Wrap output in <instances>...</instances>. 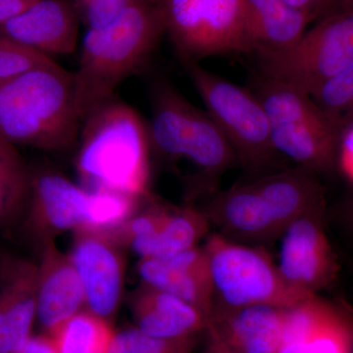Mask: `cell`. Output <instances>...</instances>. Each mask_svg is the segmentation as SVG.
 Masks as SVG:
<instances>
[{
    "label": "cell",
    "instance_id": "6da1fadb",
    "mask_svg": "<svg viewBox=\"0 0 353 353\" xmlns=\"http://www.w3.org/2000/svg\"><path fill=\"white\" fill-rule=\"evenodd\" d=\"M323 208L324 190L316 174L288 167L216 192L202 212L221 236L248 245L270 243L299 216Z\"/></svg>",
    "mask_w": 353,
    "mask_h": 353
},
{
    "label": "cell",
    "instance_id": "7a4b0ae2",
    "mask_svg": "<svg viewBox=\"0 0 353 353\" xmlns=\"http://www.w3.org/2000/svg\"><path fill=\"white\" fill-rule=\"evenodd\" d=\"M166 34L158 0H134L117 19L83 37L74 74L81 120L115 94L121 83L145 68Z\"/></svg>",
    "mask_w": 353,
    "mask_h": 353
},
{
    "label": "cell",
    "instance_id": "3957f363",
    "mask_svg": "<svg viewBox=\"0 0 353 353\" xmlns=\"http://www.w3.org/2000/svg\"><path fill=\"white\" fill-rule=\"evenodd\" d=\"M81 127L74 74L54 60L0 81V136L14 145L65 152Z\"/></svg>",
    "mask_w": 353,
    "mask_h": 353
},
{
    "label": "cell",
    "instance_id": "277c9868",
    "mask_svg": "<svg viewBox=\"0 0 353 353\" xmlns=\"http://www.w3.org/2000/svg\"><path fill=\"white\" fill-rule=\"evenodd\" d=\"M76 167L82 187L148 196L150 148L148 124L116 95L83 120Z\"/></svg>",
    "mask_w": 353,
    "mask_h": 353
},
{
    "label": "cell",
    "instance_id": "5b68a950",
    "mask_svg": "<svg viewBox=\"0 0 353 353\" xmlns=\"http://www.w3.org/2000/svg\"><path fill=\"white\" fill-rule=\"evenodd\" d=\"M150 101L152 154L167 164L189 162L196 168L190 192L212 196L224 173L239 165L226 137L208 111L190 103L168 81L153 83Z\"/></svg>",
    "mask_w": 353,
    "mask_h": 353
},
{
    "label": "cell",
    "instance_id": "8992f818",
    "mask_svg": "<svg viewBox=\"0 0 353 353\" xmlns=\"http://www.w3.org/2000/svg\"><path fill=\"white\" fill-rule=\"evenodd\" d=\"M263 106L272 145L284 160L312 173L328 171L338 159L345 125L311 95L255 72L246 85Z\"/></svg>",
    "mask_w": 353,
    "mask_h": 353
},
{
    "label": "cell",
    "instance_id": "52a82bcc",
    "mask_svg": "<svg viewBox=\"0 0 353 353\" xmlns=\"http://www.w3.org/2000/svg\"><path fill=\"white\" fill-rule=\"evenodd\" d=\"M180 62L248 178L288 168L272 145L263 106L250 88L230 82L197 62Z\"/></svg>",
    "mask_w": 353,
    "mask_h": 353
},
{
    "label": "cell",
    "instance_id": "ba28073f",
    "mask_svg": "<svg viewBox=\"0 0 353 353\" xmlns=\"http://www.w3.org/2000/svg\"><path fill=\"white\" fill-rule=\"evenodd\" d=\"M212 280L213 307L240 308L269 304L288 308L314 296L289 287L277 265L259 246L213 234L203 246Z\"/></svg>",
    "mask_w": 353,
    "mask_h": 353
},
{
    "label": "cell",
    "instance_id": "9c48e42d",
    "mask_svg": "<svg viewBox=\"0 0 353 353\" xmlns=\"http://www.w3.org/2000/svg\"><path fill=\"white\" fill-rule=\"evenodd\" d=\"M253 55L260 74L312 95L353 62V13H330L290 48Z\"/></svg>",
    "mask_w": 353,
    "mask_h": 353
},
{
    "label": "cell",
    "instance_id": "30bf717a",
    "mask_svg": "<svg viewBox=\"0 0 353 353\" xmlns=\"http://www.w3.org/2000/svg\"><path fill=\"white\" fill-rule=\"evenodd\" d=\"M180 61L253 54L241 0H158Z\"/></svg>",
    "mask_w": 353,
    "mask_h": 353
},
{
    "label": "cell",
    "instance_id": "8fae6325",
    "mask_svg": "<svg viewBox=\"0 0 353 353\" xmlns=\"http://www.w3.org/2000/svg\"><path fill=\"white\" fill-rule=\"evenodd\" d=\"M324 208L292 221L280 234L277 268L285 284L304 296H317L338 275V263L324 226Z\"/></svg>",
    "mask_w": 353,
    "mask_h": 353
},
{
    "label": "cell",
    "instance_id": "7c38bea8",
    "mask_svg": "<svg viewBox=\"0 0 353 353\" xmlns=\"http://www.w3.org/2000/svg\"><path fill=\"white\" fill-rule=\"evenodd\" d=\"M119 241L111 234L81 229L70 253L85 292V309L112 321L119 308L125 263Z\"/></svg>",
    "mask_w": 353,
    "mask_h": 353
},
{
    "label": "cell",
    "instance_id": "4fadbf2b",
    "mask_svg": "<svg viewBox=\"0 0 353 353\" xmlns=\"http://www.w3.org/2000/svg\"><path fill=\"white\" fill-rule=\"evenodd\" d=\"M27 226L36 240L87 227L92 192L51 168L31 169Z\"/></svg>",
    "mask_w": 353,
    "mask_h": 353
},
{
    "label": "cell",
    "instance_id": "5bb4252c",
    "mask_svg": "<svg viewBox=\"0 0 353 353\" xmlns=\"http://www.w3.org/2000/svg\"><path fill=\"white\" fill-rule=\"evenodd\" d=\"M285 311L269 304L240 308L214 306L205 331L211 343L229 353H277Z\"/></svg>",
    "mask_w": 353,
    "mask_h": 353
},
{
    "label": "cell",
    "instance_id": "9a60e30c",
    "mask_svg": "<svg viewBox=\"0 0 353 353\" xmlns=\"http://www.w3.org/2000/svg\"><path fill=\"white\" fill-rule=\"evenodd\" d=\"M79 25L73 2L37 0L19 15L0 26V34L52 59V57L75 52Z\"/></svg>",
    "mask_w": 353,
    "mask_h": 353
},
{
    "label": "cell",
    "instance_id": "2e32d148",
    "mask_svg": "<svg viewBox=\"0 0 353 353\" xmlns=\"http://www.w3.org/2000/svg\"><path fill=\"white\" fill-rule=\"evenodd\" d=\"M353 319L331 304L303 303L285 313L277 353H352Z\"/></svg>",
    "mask_w": 353,
    "mask_h": 353
},
{
    "label": "cell",
    "instance_id": "e0dca14e",
    "mask_svg": "<svg viewBox=\"0 0 353 353\" xmlns=\"http://www.w3.org/2000/svg\"><path fill=\"white\" fill-rule=\"evenodd\" d=\"M38 265L19 257L0 260V353H19L37 320Z\"/></svg>",
    "mask_w": 353,
    "mask_h": 353
},
{
    "label": "cell",
    "instance_id": "ac0fdd59",
    "mask_svg": "<svg viewBox=\"0 0 353 353\" xmlns=\"http://www.w3.org/2000/svg\"><path fill=\"white\" fill-rule=\"evenodd\" d=\"M85 307L83 284L70 255L54 241H44L37 282V321L44 334H52Z\"/></svg>",
    "mask_w": 353,
    "mask_h": 353
},
{
    "label": "cell",
    "instance_id": "d6986e66",
    "mask_svg": "<svg viewBox=\"0 0 353 353\" xmlns=\"http://www.w3.org/2000/svg\"><path fill=\"white\" fill-rule=\"evenodd\" d=\"M138 269L143 284L180 297L208 319L214 294L203 248H194L163 259H141Z\"/></svg>",
    "mask_w": 353,
    "mask_h": 353
},
{
    "label": "cell",
    "instance_id": "ffe728a7",
    "mask_svg": "<svg viewBox=\"0 0 353 353\" xmlns=\"http://www.w3.org/2000/svg\"><path fill=\"white\" fill-rule=\"evenodd\" d=\"M132 315L143 333L162 340L192 339L205 331L208 319L180 297L143 284L132 297Z\"/></svg>",
    "mask_w": 353,
    "mask_h": 353
},
{
    "label": "cell",
    "instance_id": "44dd1931",
    "mask_svg": "<svg viewBox=\"0 0 353 353\" xmlns=\"http://www.w3.org/2000/svg\"><path fill=\"white\" fill-rule=\"evenodd\" d=\"M241 3L254 52L290 48L311 23L284 0H241Z\"/></svg>",
    "mask_w": 353,
    "mask_h": 353
},
{
    "label": "cell",
    "instance_id": "7402d4cb",
    "mask_svg": "<svg viewBox=\"0 0 353 353\" xmlns=\"http://www.w3.org/2000/svg\"><path fill=\"white\" fill-rule=\"evenodd\" d=\"M208 220L192 208H165L157 233L148 239L130 241L128 245L141 259H163L196 248L208 231Z\"/></svg>",
    "mask_w": 353,
    "mask_h": 353
},
{
    "label": "cell",
    "instance_id": "603a6c76",
    "mask_svg": "<svg viewBox=\"0 0 353 353\" xmlns=\"http://www.w3.org/2000/svg\"><path fill=\"white\" fill-rule=\"evenodd\" d=\"M31 168L16 145L0 136V226L24 214L31 189Z\"/></svg>",
    "mask_w": 353,
    "mask_h": 353
},
{
    "label": "cell",
    "instance_id": "cb8c5ba5",
    "mask_svg": "<svg viewBox=\"0 0 353 353\" xmlns=\"http://www.w3.org/2000/svg\"><path fill=\"white\" fill-rule=\"evenodd\" d=\"M114 334L110 322L83 309L50 336L59 353H108Z\"/></svg>",
    "mask_w": 353,
    "mask_h": 353
},
{
    "label": "cell",
    "instance_id": "d4e9b609",
    "mask_svg": "<svg viewBox=\"0 0 353 353\" xmlns=\"http://www.w3.org/2000/svg\"><path fill=\"white\" fill-rule=\"evenodd\" d=\"M316 103L345 126L353 122V62L311 95Z\"/></svg>",
    "mask_w": 353,
    "mask_h": 353
},
{
    "label": "cell",
    "instance_id": "484cf974",
    "mask_svg": "<svg viewBox=\"0 0 353 353\" xmlns=\"http://www.w3.org/2000/svg\"><path fill=\"white\" fill-rule=\"evenodd\" d=\"M190 345L192 339L162 340L134 327L115 332L108 353H185Z\"/></svg>",
    "mask_w": 353,
    "mask_h": 353
},
{
    "label": "cell",
    "instance_id": "4316f807",
    "mask_svg": "<svg viewBox=\"0 0 353 353\" xmlns=\"http://www.w3.org/2000/svg\"><path fill=\"white\" fill-rule=\"evenodd\" d=\"M52 60L0 34V81Z\"/></svg>",
    "mask_w": 353,
    "mask_h": 353
},
{
    "label": "cell",
    "instance_id": "83f0119b",
    "mask_svg": "<svg viewBox=\"0 0 353 353\" xmlns=\"http://www.w3.org/2000/svg\"><path fill=\"white\" fill-rule=\"evenodd\" d=\"M134 0H74L79 20L87 30L101 29L124 12Z\"/></svg>",
    "mask_w": 353,
    "mask_h": 353
},
{
    "label": "cell",
    "instance_id": "f1b7e54d",
    "mask_svg": "<svg viewBox=\"0 0 353 353\" xmlns=\"http://www.w3.org/2000/svg\"><path fill=\"white\" fill-rule=\"evenodd\" d=\"M294 10L303 14L310 22L321 19L333 9L334 0H284Z\"/></svg>",
    "mask_w": 353,
    "mask_h": 353
},
{
    "label": "cell",
    "instance_id": "f546056e",
    "mask_svg": "<svg viewBox=\"0 0 353 353\" xmlns=\"http://www.w3.org/2000/svg\"><path fill=\"white\" fill-rule=\"evenodd\" d=\"M338 158L343 173L353 182V122L343 132Z\"/></svg>",
    "mask_w": 353,
    "mask_h": 353
},
{
    "label": "cell",
    "instance_id": "4dcf8cb0",
    "mask_svg": "<svg viewBox=\"0 0 353 353\" xmlns=\"http://www.w3.org/2000/svg\"><path fill=\"white\" fill-rule=\"evenodd\" d=\"M19 353H59L52 336L48 334H32Z\"/></svg>",
    "mask_w": 353,
    "mask_h": 353
},
{
    "label": "cell",
    "instance_id": "1f68e13d",
    "mask_svg": "<svg viewBox=\"0 0 353 353\" xmlns=\"http://www.w3.org/2000/svg\"><path fill=\"white\" fill-rule=\"evenodd\" d=\"M37 0H0V26L13 19Z\"/></svg>",
    "mask_w": 353,
    "mask_h": 353
},
{
    "label": "cell",
    "instance_id": "d6a6232c",
    "mask_svg": "<svg viewBox=\"0 0 353 353\" xmlns=\"http://www.w3.org/2000/svg\"><path fill=\"white\" fill-rule=\"evenodd\" d=\"M333 12L353 13V0H334L333 9L330 13Z\"/></svg>",
    "mask_w": 353,
    "mask_h": 353
},
{
    "label": "cell",
    "instance_id": "836d02e7",
    "mask_svg": "<svg viewBox=\"0 0 353 353\" xmlns=\"http://www.w3.org/2000/svg\"><path fill=\"white\" fill-rule=\"evenodd\" d=\"M208 345V353H229L225 352V350H223L222 348H220L218 347V345H216L215 343H211L210 341H209Z\"/></svg>",
    "mask_w": 353,
    "mask_h": 353
},
{
    "label": "cell",
    "instance_id": "e575fe53",
    "mask_svg": "<svg viewBox=\"0 0 353 353\" xmlns=\"http://www.w3.org/2000/svg\"><path fill=\"white\" fill-rule=\"evenodd\" d=\"M185 353H189V352H185Z\"/></svg>",
    "mask_w": 353,
    "mask_h": 353
},
{
    "label": "cell",
    "instance_id": "d590c367",
    "mask_svg": "<svg viewBox=\"0 0 353 353\" xmlns=\"http://www.w3.org/2000/svg\"><path fill=\"white\" fill-rule=\"evenodd\" d=\"M353 353V352H352Z\"/></svg>",
    "mask_w": 353,
    "mask_h": 353
}]
</instances>
